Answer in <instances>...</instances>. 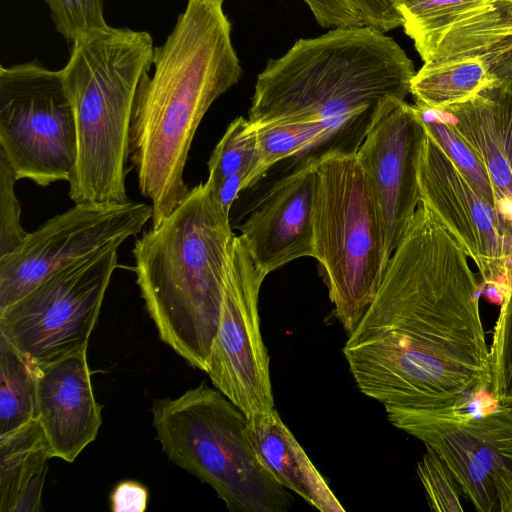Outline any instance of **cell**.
Segmentation results:
<instances>
[{
	"mask_svg": "<svg viewBox=\"0 0 512 512\" xmlns=\"http://www.w3.org/2000/svg\"><path fill=\"white\" fill-rule=\"evenodd\" d=\"M459 241L422 202L343 354L367 397L407 409H468L490 391L479 285Z\"/></svg>",
	"mask_w": 512,
	"mask_h": 512,
	"instance_id": "1",
	"label": "cell"
},
{
	"mask_svg": "<svg viewBox=\"0 0 512 512\" xmlns=\"http://www.w3.org/2000/svg\"><path fill=\"white\" fill-rule=\"evenodd\" d=\"M223 4L187 0L165 41L154 48L152 75L137 89L129 160L140 193L151 203L152 227L188 196L184 169L196 130L243 72Z\"/></svg>",
	"mask_w": 512,
	"mask_h": 512,
	"instance_id": "2",
	"label": "cell"
},
{
	"mask_svg": "<svg viewBox=\"0 0 512 512\" xmlns=\"http://www.w3.org/2000/svg\"><path fill=\"white\" fill-rule=\"evenodd\" d=\"M413 61L390 36L372 28L338 27L297 40L258 74L248 119L254 127L322 124L340 137L363 134L388 98L405 100Z\"/></svg>",
	"mask_w": 512,
	"mask_h": 512,
	"instance_id": "3",
	"label": "cell"
},
{
	"mask_svg": "<svg viewBox=\"0 0 512 512\" xmlns=\"http://www.w3.org/2000/svg\"><path fill=\"white\" fill-rule=\"evenodd\" d=\"M235 236L230 215L205 182L132 249L136 281L159 337L204 372Z\"/></svg>",
	"mask_w": 512,
	"mask_h": 512,
	"instance_id": "4",
	"label": "cell"
},
{
	"mask_svg": "<svg viewBox=\"0 0 512 512\" xmlns=\"http://www.w3.org/2000/svg\"><path fill=\"white\" fill-rule=\"evenodd\" d=\"M154 48L147 31L108 24L72 43L61 73L77 133V161L69 181L75 204L128 201L125 164L133 107Z\"/></svg>",
	"mask_w": 512,
	"mask_h": 512,
	"instance_id": "5",
	"label": "cell"
},
{
	"mask_svg": "<svg viewBox=\"0 0 512 512\" xmlns=\"http://www.w3.org/2000/svg\"><path fill=\"white\" fill-rule=\"evenodd\" d=\"M152 424L169 460L208 484L232 512H285L293 498L257 457L247 417L204 381L156 399Z\"/></svg>",
	"mask_w": 512,
	"mask_h": 512,
	"instance_id": "6",
	"label": "cell"
},
{
	"mask_svg": "<svg viewBox=\"0 0 512 512\" xmlns=\"http://www.w3.org/2000/svg\"><path fill=\"white\" fill-rule=\"evenodd\" d=\"M314 257L334 313L349 335L372 303L388 264L376 202L355 152L316 159Z\"/></svg>",
	"mask_w": 512,
	"mask_h": 512,
	"instance_id": "7",
	"label": "cell"
},
{
	"mask_svg": "<svg viewBox=\"0 0 512 512\" xmlns=\"http://www.w3.org/2000/svg\"><path fill=\"white\" fill-rule=\"evenodd\" d=\"M120 246L75 261L0 309V335L37 365L86 350Z\"/></svg>",
	"mask_w": 512,
	"mask_h": 512,
	"instance_id": "8",
	"label": "cell"
},
{
	"mask_svg": "<svg viewBox=\"0 0 512 512\" xmlns=\"http://www.w3.org/2000/svg\"><path fill=\"white\" fill-rule=\"evenodd\" d=\"M0 151L17 180L69 182L77 161L74 112L61 70L37 61L0 67Z\"/></svg>",
	"mask_w": 512,
	"mask_h": 512,
	"instance_id": "9",
	"label": "cell"
},
{
	"mask_svg": "<svg viewBox=\"0 0 512 512\" xmlns=\"http://www.w3.org/2000/svg\"><path fill=\"white\" fill-rule=\"evenodd\" d=\"M389 422L420 440L446 464L479 512H512V405L468 409L385 406Z\"/></svg>",
	"mask_w": 512,
	"mask_h": 512,
	"instance_id": "10",
	"label": "cell"
},
{
	"mask_svg": "<svg viewBox=\"0 0 512 512\" xmlns=\"http://www.w3.org/2000/svg\"><path fill=\"white\" fill-rule=\"evenodd\" d=\"M152 213L143 202H85L48 219L0 257V309L75 261L137 235Z\"/></svg>",
	"mask_w": 512,
	"mask_h": 512,
	"instance_id": "11",
	"label": "cell"
},
{
	"mask_svg": "<svg viewBox=\"0 0 512 512\" xmlns=\"http://www.w3.org/2000/svg\"><path fill=\"white\" fill-rule=\"evenodd\" d=\"M265 277L235 236L227 267L218 330L206 373L247 418L275 409L268 351L258 311Z\"/></svg>",
	"mask_w": 512,
	"mask_h": 512,
	"instance_id": "12",
	"label": "cell"
},
{
	"mask_svg": "<svg viewBox=\"0 0 512 512\" xmlns=\"http://www.w3.org/2000/svg\"><path fill=\"white\" fill-rule=\"evenodd\" d=\"M418 184L421 202L459 241L477 266L487 294L501 305L509 289L504 260L512 237V222L474 190L426 129L418 163Z\"/></svg>",
	"mask_w": 512,
	"mask_h": 512,
	"instance_id": "13",
	"label": "cell"
},
{
	"mask_svg": "<svg viewBox=\"0 0 512 512\" xmlns=\"http://www.w3.org/2000/svg\"><path fill=\"white\" fill-rule=\"evenodd\" d=\"M424 135L415 106L388 98L355 152L376 202L388 261L421 202L418 163Z\"/></svg>",
	"mask_w": 512,
	"mask_h": 512,
	"instance_id": "14",
	"label": "cell"
},
{
	"mask_svg": "<svg viewBox=\"0 0 512 512\" xmlns=\"http://www.w3.org/2000/svg\"><path fill=\"white\" fill-rule=\"evenodd\" d=\"M316 159H306L274 183L239 227L238 236L264 277L293 260L314 257Z\"/></svg>",
	"mask_w": 512,
	"mask_h": 512,
	"instance_id": "15",
	"label": "cell"
},
{
	"mask_svg": "<svg viewBox=\"0 0 512 512\" xmlns=\"http://www.w3.org/2000/svg\"><path fill=\"white\" fill-rule=\"evenodd\" d=\"M87 349L38 365L37 413L53 457L73 462L92 443L102 424Z\"/></svg>",
	"mask_w": 512,
	"mask_h": 512,
	"instance_id": "16",
	"label": "cell"
},
{
	"mask_svg": "<svg viewBox=\"0 0 512 512\" xmlns=\"http://www.w3.org/2000/svg\"><path fill=\"white\" fill-rule=\"evenodd\" d=\"M419 55L423 62L478 57L495 87L512 94V6L480 3L434 37Z\"/></svg>",
	"mask_w": 512,
	"mask_h": 512,
	"instance_id": "17",
	"label": "cell"
},
{
	"mask_svg": "<svg viewBox=\"0 0 512 512\" xmlns=\"http://www.w3.org/2000/svg\"><path fill=\"white\" fill-rule=\"evenodd\" d=\"M247 435L257 457L281 486L321 512L345 511L276 409L247 418Z\"/></svg>",
	"mask_w": 512,
	"mask_h": 512,
	"instance_id": "18",
	"label": "cell"
},
{
	"mask_svg": "<svg viewBox=\"0 0 512 512\" xmlns=\"http://www.w3.org/2000/svg\"><path fill=\"white\" fill-rule=\"evenodd\" d=\"M54 458L36 419L0 435V511L39 512L48 470Z\"/></svg>",
	"mask_w": 512,
	"mask_h": 512,
	"instance_id": "19",
	"label": "cell"
},
{
	"mask_svg": "<svg viewBox=\"0 0 512 512\" xmlns=\"http://www.w3.org/2000/svg\"><path fill=\"white\" fill-rule=\"evenodd\" d=\"M440 111L448 115L447 120L480 160L493 185L499 211L512 222V169L498 131L493 87Z\"/></svg>",
	"mask_w": 512,
	"mask_h": 512,
	"instance_id": "20",
	"label": "cell"
},
{
	"mask_svg": "<svg viewBox=\"0 0 512 512\" xmlns=\"http://www.w3.org/2000/svg\"><path fill=\"white\" fill-rule=\"evenodd\" d=\"M495 87L484 62L473 56L442 62H424L410 84L416 105L433 110L466 102Z\"/></svg>",
	"mask_w": 512,
	"mask_h": 512,
	"instance_id": "21",
	"label": "cell"
},
{
	"mask_svg": "<svg viewBox=\"0 0 512 512\" xmlns=\"http://www.w3.org/2000/svg\"><path fill=\"white\" fill-rule=\"evenodd\" d=\"M37 382L38 365L0 335V435L36 419Z\"/></svg>",
	"mask_w": 512,
	"mask_h": 512,
	"instance_id": "22",
	"label": "cell"
},
{
	"mask_svg": "<svg viewBox=\"0 0 512 512\" xmlns=\"http://www.w3.org/2000/svg\"><path fill=\"white\" fill-rule=\"evenodd\" d=\"M255 128L257 149L245 180V189L281 160L333 140L331 132L322 124H280Z\"/></svg>",
	"mask_w": 512,
	"mask_h": 512,
	"instance_id": "23",
	"label": "cell"
},
{
	"mask_svg": "<svg viewBox=\"0 0 512 512\" xmlns=\"http://www.w3.org/2000/svg\"><path fill=\"white\" fill-rule=\"evenodd\" d=\"M414 106L426 131L441 146L474 190L498 209L488 173L471 147L439 111L416 104Z\"/></svg>",
	"mask_w": 512,
	"mask_h": 512,
	"instance_id": "24",
	"label": "cell"
},
{
	"mask_svg": "<svg viewBox=\"0 0 512 512\" xmlns=\"http://www.w3.org/2000/svg\"><path fill=\"white\" fill-rule=\"evenodd\" d=\"M483 0H396L402 27L421 54L440 32Z\"/></svg>",
	"mask_w": 512,
	"mask_h": 512,
	"instance_id": "25",
	"label": "cell"
},
{
	"mask_svg": "<svg viewBox=\"0 0 512 512\" xmlns=\"http://www.w3.org/2000/svg\"><path fill=\"white\" fill-rule=\"evenodd\" d=\"M257 138V129L249 119L242 116L234 119L208 160L206 182L211 187H215L238 171L249 172L256 154Z\"/></svg>",
	"mask_w": 512,
	"mask_h": 512,
	"instance_id": "26",
	"label": "cell"
},
{
	"mask_svg": "<svg viewBox=\"0 0 512 512\" xmlns=\"http://www.w3.org/2000/svg\"><path fill=\"white\" fill-rule=\"evenodd\" d=\"M490 353V393L500 405H512V291L508 289L494 327Z\"/></svg>",
	"mask_w": 512,
	"mask_h": 512,
	"instance_id": "27",
	"label": "cell"
},
{
	"mask_svg": "<svg viewBox=\"0 0 512 512\" xmlns=\"http://www.w3.org/2000/svg\"><path fill=\"white\" fill-rule=\"evenodd\" d=\"M417 474L430 507L437 512H462L457 482L442 459L430 448L417 463Z\"/></svg>",
	"mask_w": 512,
	"mask_h": 512,
	"instance_id": "28",
	"label": "cell"
},
{
	"mask_svg": "<svg viewBox=\"0 0 512 512\" xmlns=\"http://www.w3.org/2000/svg\"><path fill=\"white\" fill-rule=\"evenodd\" d=\"M57 32L73 43L84 33L106 25L103 0H44Z\"/></svg>",
	"mask_w": 512,
	"mask_h": 512,
	"instance_id": "29",
	"label": "cell"
},
{
	"mask_svg": "<svg viewBox=\"0 0 512 512\" xmlns=\"http://www.w3.org/2000/svg\"><path fill=\"white\" fill-rule=\"evenodd\" d=\"M17 177L0 151V257L18 248L28 233L20 224V203L15 194Z\"/></svg>",
	"mask_w": 512,
	"mask_h": 512,
	"instance_id": "30",
	"label": "cell"
},
{
	"mask_svg": "<svg viewBox=\"0 0 512 512\" xmlns=\"http://www.w3.org/2000/svg\"><path fill=\"white\" fill-rule=\"evenodd\" d=\"M358 26L382 33L402 26L396 0H346Z\"/></svg>",
	"mask_w": 512,
	"mask_h": 512,
	"instance_id": "31",
	"label": "cell"
},
{
	"mask_svg": "<svg viewBox=\"0 0 512 512\" xmlns=\"http://www.w3.org/2000/svg\"><path fill=\"white\" fill-rule=\"evenodd\" d=\"M323 28L358 26L346 0H303Z\"/></svg>",
	"mask_w": 512,
	"mask_h": 512,
	"instance_id": "32",
	"label": "cell"
},
{
	"mask_svg": "<svg viewBox=\"0 0 512 512\" xmlns=\"http://www.w3.org/2000/svg\"><path fill=\"white\" fill-rule=\"evenodd\" d=\"M148 490L141 483L125 480L118 483L110 495L113 512H144L148 503Z\"/></svg>",
	"mask_w": 512,
	"mask_h": 512,
	"instance_id": "33",
	"label": "cell"
},
{
	"mask_svg": "<svg viewBox=\"0 0 512 512\" xmlns=\"http://www.w3.org/2000/svg\"><path fill=\"white\" fill-rule=\"evenodd\" d=\"M496 100V118L502 145L512 169V94L493 87Z\"/></svg>",
	"mask_w": 512,
	"mask_h": 512,
	"instance_id": "34",
	"label": "cell"
},
{
	"mask_svg": "<svg viewBox=\"0 0 512 512\" xmlns=\"http://www.w3.org/2000/svg\"><path fill=\"white\" fill-rule=\"evenodd\" d=\"M247 173V170H241L228 176L215 187L209 185L214 197L229 215L233 202L239 193L245 189Z\"/></svg>",
	"mask_w": 512,
	"mask_h": 512,
	"instance_id": "35",
	"label": "cell"
},
{
	"mask_svg": "<svg viewBox=\"0 0 512 512\" xmlns=\"http://www.w3.org/2000/svg\"><path fill=\"white\" fill-rule=\"evenodd\" d=\"M481 3H496L512 6V0H483Z\"/></svg>",
	"mask_w": 512,
	"mask_h": 512,
	"instance_id": "36",
	"label": "cell"
},
{
	"mask_svg": "<svg viewBox=\"0 0 512 512\" xmlns=\"http://www.w3.org/2000/svg\"><path fill=\"white\" fill-rule=\"evenodd\" d=\"M511 291V290H510Z\"/></svg>",
	"mask_w": 512,
	"mask_h": 512,
	"instance_id": "37",
	"label": "cell"
}]
</instances>
